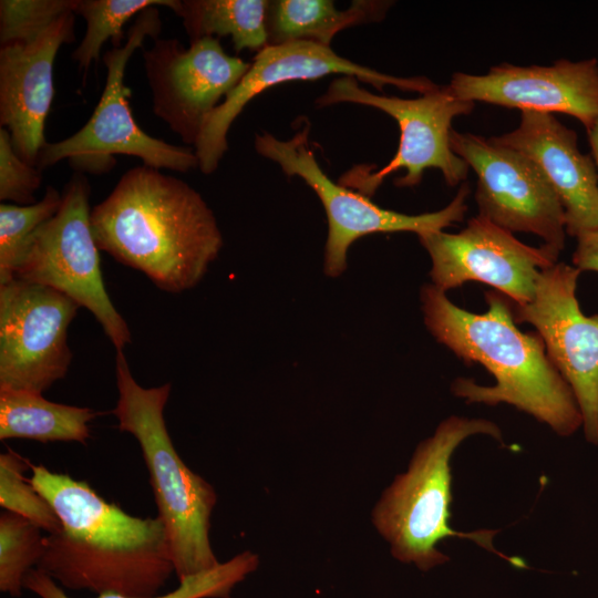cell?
<instances>
[{
	"label": "cell",
	"instance_id": "obj_24",
	"mask_svg": "<svg viewBox=\"0 0 598 598\" xmlns=\"http://www.w3.org/2000/svg\"><path fill=\"white\" fill-rule=\"evenodd\" d=\"M42 529L9 511L0 514V590L20 597L25 575L35 568L44 548Z\"/></svg>",
	"mask_w": 598,
	"mask_h": 598
},
{
	"label": "cell",
	"instance_id": "obj_2",
	"mask_svg": "<svg viewBox=\"0 0 598 598\" xmlns=\"http://www.w3.org/2000/svg\"><path fill=\"white\" fill-rule=\"evenodd\" d=\"M90 218L100 250L171 293L195 287L223 247L202 195L145 165L126 171Z\"/></svg>",
	"mask_w": 598,
	"mask_h": 598
},
{
	"label": "cell",
	"instance_id": "obj_5",
	"mask_svg": "<svg viewBox=\"0 0 598 598\" xmlns=\"http://www.w3.org/2000/svg\"><path fill=\"white\" fill-rule=\"evenodd\" d=\"M475 434L503 442L499 427L492 421L455 415L445 419L432 436L417 445L408 471L398 475L381 495L372 511V523L390 544L395 559L427 571L448 561L437 544L456 536L475 542L515 567H526L523 559L494 548L492 540L498 530L460 533L450 526L451 457L466 437Z\"/></svg>",
	"mask_w": 598,
	"mask_h": 598
},
{
	"label": "cell",
	"instance_id": "obj_25",
	"mask_svg": "<svg viewBox=\"0 0 598 598\" xmlns=\"http://www.w3.org/2000/svg\"><path fill=\"white\" fill-rule=\"evenodd\" d=\"M62 193L48 186L42 199L31 205H0V283L12 279L14 264L31 235L59 210Z\"/></svg>",
	"mask_w": 598,
	"mask_h": 598
},
{
	"label": "cell",
	"instance_id": "obj_15",
	"mask_svg": "<svg viewBox=\"0 0 598 598\" xmlns=\"http://www.w3.org/2000/svg\"><path fill=\"white\" fill-rule=\"evenodd\" d=\"M143 61L153 113L193 147L206 116L250 68L228 55L215 37L195 40L188 48L176 38H158L143 49Z\"/></svg>",
	"mask_w": 598,
	"mask_h": 598
},
{
	"label": "cell",
	"instance_id": "obj_16",
	"mask_svg": "<svg viewBox=\"0 0 598 598\" xmlns=\"http://www.w3.org/2000/svg\"><path fill=\"white\" fill-rule=\"evenodd\" d=\"M468 102H482L522 111L563 113L576 117L586 130L598 121V61L566 59L551 65L492 66L486 74L456 72L447 84Z\"/></svg>",
	"mask_w": 598,
	"mask_h": 598
},
{
	"label": "cell",
	"instance_id": "obj_4",
	"mask_svg": "<svg viewBox=\"0 0 598 598\" xmlns=\"http://www.w3.org/2000/svg\"><path fill=\"white\" fill-rule=\"evenodd\" d=\"M115 360L118 399L112 414L118 430L133 435L142 450L175 575L182 581L220 564L209 540L217 494L184 463L169 436L164 410L171 383L144 388L133 378L123 351H116Z\"/></svg>",
	"mask_w": 598,
	"mask_h": 598
},
{
	"label": "cell",
	"instance_id": "obj_29",
	"mask_svg": "<svg viewBox=\"0 0 598 598\" xmlns=\"http://www.w3.org/2000/svg\"><path fill=\"white\" fill-rule=\"evenodd\" d=\"M573 266L580 271L598 272V228L577 237V246L573 254Z\"/></svg>",
	"mask_w": 598,
	"mask_h": 598
},
{
	"label": "cell",
	"instance_id": "obj_10",
	"mask_svg": "<svg viewBox=\"0 0 598 598\" xmlns=\"http://www.w3.org/2000/svg\"><path fill=\"white\" fill-rule=\"evenodd\" d=\"M80 306L42 285L0 283V391L43 393L68 373V329Z\"/></svg>",
	"mask_w": 598,
	"mask_h": 598
},
{
	"label": "cell",
	"instance_id": "obj_12",
	"mask_svg": "<svg viewBox=\"0 0 598 598\" xmlns=\"http://www.w3.org/2000/svg\"><path fill=\"white\" fill-rule=\"evenodd\" d=\"M580 270L556 262L544 269L532 301L515 305L516 323L533 324L578 403L586 440L598 445V315L586 316L576 289Z\"/></svg>",
	"mask_w": 598,
	"mask_h": 598
},
{
	"label": "cell",
	"instance_id": "obj_20",
	"mask_svg": "<svg viewBox=\"0 0 598 598\" xmlns=\"http://www.w3.org/2000/svg\"><path fill=\"white\" fill-rule=\"evenodd\" d=\"M97 415L90 408L48 401L42 393L0 391V440L29 439L41 443L86 444L89 423Z\"/></svg>",
	"mask_w": 598,
	"mask_h": 598
},
{
	"label": "cell",
	"instance_id": "obj_17",
	"mask_svg": "<svg viewBox=\"0 0 598 598\" xmlns=\"http://www.w3.org/2000/svg\"><path fill=\"white\" fill-rule=\"evenodd\" d=\"M74 18L66 12L38 35L0 48V124L16 153L35 167L48 144L44 123L54 95V60L60 47L75 39Z\"/></svg>",
	"mask_w": 598,
	"mask_h": 598
},
{
	"label": "cell",
	"instance_id": "obj_19",
	"mask_svg": "<svg viewBox=\"0 0 598 598\" xmlns=\"http://www.w3.org/2000/svg\"><path fill=\"white\" fill-rule=\"evenodd\" d=\"M392 1H353L339 11L330 0H276L268 9V45L311 41L330 47L341 30L380 21Z\"/></svg>",
	"mask_w": 598,
	"mask_h": 598
},
{
	"label": "cell",
	"instance_id": "obj_3",
	"mask_svg": "<svg viewBox=\"0 0 598 598\" xmlns=\"http://www.w3.org/2000/svg\"><path fill=\"white\" fill-rule=\"evenodd\" d=\"M485 300L488 310L473 313L432 283L421 289L424 323L432 336L463 361L484 365L496 380L483 386L460 378L453 393L466 403L511 404L561 436L577 432L582 426L578 403L540 336L517 328L512 302L499 291H486Z\"/></svg>",
	"mask_w": 598,
	"mask_h": 598
},
{
	"label": "cell",
	"instance_id": "obj_28",
	"mask_svg": "<svg viewBox=\"0 0 598 598\" xmlns=\"http://www.w3.org/2000/svg\"><path fill=\"white\" fill-rule=\"evenodd\" d=\"M42 183L41 171L24 162L14 151L10 133L0 128V200L16 205L37 203L35 192Z\"/></svg>",
	"mask_w": 598,
	"mask_h": 598
},
{
	"label": "cell",
	"instance_id": "obj_22",
	"mask_svg": "<svg viewBox=\"0 0 598 598\" xmlns=\"http://www.w3.org/2000/svg\"><path fill=\"white\" fill-rule=\"evenodd\" d=\"M259 558L252 551H243L215 568L179 581L174 590L148 598H230L233 588L257 569ZM23 586L40 598H71L50 576L32 568ZM95 598H138L118 594H101Z\"/></svg>",
	"mask_w": 598,
	"mask_h": 598
},
{
	"label": "cell",
	"instance_id": "obj_8",
	"mask_svg": "<svg viewBox=\"0 0 598 598\" xmlns=\"http://www.w3.org/2000/svg\"><path fill=\"white\" fill-rule=\"evenodd\" d=\"M91 187L76 172L65 184L58 213L40 226L22 248L12 279L53 288L99 321L116 351L132 341L126 321L106 292L99 247L91 227Z\"/></svg>",
	"mask_w": 598,
	"mask_h": 598
},
{
	"label": "cell",
	"instance_id": "obj_23",
	"mask_svg": "<svg viewBox=\"0 0 598 598\" xmlns=\"http://www.w3.org/2000/svg\"><path fill=\"white\" fill-rule=\"evenodd\" d=\"M176 0H76L74 13L86 22L85 34L72 53L83 73V81L93 62L100 59L102 45L112 39L113 48L122 47L125 38L123 27L135 14L150 7H167L173 10Z\"/></svg>",
	"mask_w": 598,
	"mask_h": 598
},
{
	"label": "cell",
	"instance_id": "obj_9",
	"mask_svg": "<svg viewBox=\"0 0 598 598\" xmlns=\"http://www.w3.org/2000/svg\"><path fill=\"white\" fill-rule=\"evenodd\" d=\"M308 122L287 141L269 133L257 134L255 148L264 157L277 163L282 172L298 176L312 188L323 205L328 219V238L324 247L323 270L338 277L347 269L349 247L359 238L374 233L413 231L417 236L443 230L462 221L466 199L471 194L467 183H462L455 197L441 210L421 215H405L384 209L358 192L334 183L319 166L308 146Z\"/></svg>",
	"mask_w": 598,
	"mask_h": 598
},
{
	"label": "cell",
	"instance_id": "obj_26",
	"mask_svg": "<svg viewBox=\"0 0 598 598\" xmlns=\"http://www.w3.org/2000/svg\"><path fill=\"white\" fill-rule=\"evenodd\" d=\"M30 463L16 452L0 455V506L18 514L42 530L56 534L62 524L48 499L25 478Z\"/></svg>",
	"mask_w": 598,
	"mask_h": 598
},
{
	"label": "cell",
	"instance_id": "obj_30",
	"mask_svg": "<svg viewBox=\"0 0 598 598\" xmlns=\"http://www.w3.org/2000/svg\"><path fill=\"white\" fill-rule=\"evenodd\" d=\"M588 140L591 148V156L598 169V121L587 131Z\"/></svg>",
	"mask_w": 598,
	"mask_h": 598
},
{
	"label": "cell",
	"instance_id": "obj_27",
	"mask_svg": "<svg viewBox=\"0 0 598 598\" xmlns=\"http://www.w3.org/2000/svg\"><path fill=\"white\" fill-rule=\"evenodd\" d=\"M76 0H1V45L29 40L62 14L75 9Z\"/></svg>",
	"mask_w": 598,
	"mask_h": 598
},
{
	"label": "cell",
	"instance_id": "obj_14",
	"mask_svg": "<svg viewBox=\"0 0 598 598\" xmlns=\"http://www.w3.org/2000/svg\"><path fill=\"white\" fill-rule=\"evenodd\" d=\"M419 239L431 258L433 286L446 292L478 281L515 305L533 300L540 272L555 265L560 254L547 245L528 246L481 215L460 233L429 231Z\"/></svg>",
	"mask_w": 598,
	"mask_h": 598
},
{
	"label": "cell",
	"instance_id": "obj_11",
	"mask_svg": "<svg viewBox=\"0 0 598 598\" xmlns=\"http://www.w3.org/2000/svg\"><path fill=\"white\" fill-rule=\"evenodd\" d=\"M450 143L477 177L478 215L512 233H532L559 252L564 249V208L530 159L472 133L452 130Z\"/></svg>",
	"mask_w": 598,
	"mask_h": 598
},
{
	"label": "cell",
	"instance_id": "obj_18",
	"mask_svg": "<svg viewBox=\"0 0 598 598\" xmlns=\"http://www.w3.org/2000/svg\"><path fill=\"white\" fill-rule=\"evenodd\" d=\"M489 141L533 162L561 203L567 235L598 228V169L592 156L580 152L574 130L553 114L522 111L515 130Z\"/></svg>",
	"mask_w": 598,
	"mask_h": 598
},
{
	"label": "cell",
	"instance_id": "obj_7",
	"mask_svg": "<svg viewBox=\"0 0 598 598\" xmlns=\"http://www.w3.org/2000/svg\"><path fill=\"white\" fill-rule=\"evenodd\" d=\"M355 103L392 116L400 127V142L393 158L373 172L372 165H358L343 174L339 184L370 197L390 174L404 169L396 178L400 187L417 185L426 168H437L450 186L464 183L470 167L451 148L452 122L456 116L471 113L475 103L456 97L448 85L426 92L416 99L385 96L369 92L352 76L334 80L316 104Z\"/></svg>",
	"mask_w": 598,
	"mask_h": 598
},
{
	"label": "cell",
	"instance_id": "obj_13",
	"mask_svg": "<svg viewBox=\"0 0 598 598\" xmlns=\"http://www.w3.org/2000/svg\"><path fill=\"white\" fill-rule=\"evenodd\" d=\"M329 74L358 78L380 91L385 85H393L424 94L439 87L425 76L401 78L378 72L338 55L328 45L311 41L267 45L257 52L235 89L206 116L194 146L200 172L209 175L216 171L228 150L229 127L251 99L278 84Z\"/></svg>",
	"mask_w": 598,
	"mask_h": 598
},
{
	"label": "cell",
	"instance_id": "obj_21",
	"mask_svg": "<svg viewBox=\"0 0 598 598\" xmlns=\"http://www.w3.org/2000/svg\"><path fill=\"white\" fill-rule=\"evenodd\" d=\"M267 0H176L173 11L182 19L190 42L229 35L237 52L261 51L268 45Z\"/></svg>",
	"mask_w": 598,
	"mask_h": 598
},
{
	"label": "cell",
	"instance_id": "obj_6",
	"mask_svg": "<svg viewBox=\"0 0 598 598\" xmlns=\"http://www.w3.org/2000/svg\"><path fill=\"white\" fill-rule=\"evenodd\" d=\"M161 30L162 20L155 7L137 14L124 44L102 56L106 81L92 115L73 135L47 144L38 158L40 171L69 159L80 173H105L115 165L114 155L138 157L145 166L156 169L186 173L198 167L195 150L148 135L137 125L130 107L131 89L124 83L126 65L145 39H158Z\"/></svg>",
	"mask_w": 598,
	"mask_h": 598
},
{
	"label": "cell",
	"instance_id": "obj_1",
	"mask_svg": "<svg viewBox=\"0 0 598 598\" xmlns=\"http://www.w3.org/2000/svg\"><path fill=\"white\" fill-rule=\"evenodd\" d=\"M30 468V482L62 524L61 532L44 537L38 570L63 589L138 598L159 595L175 567L158 516H132L84 481L42 464Z\"/></svg>",
	"mask_w": 598,
	"mask_h": 598
}]
</instances>
